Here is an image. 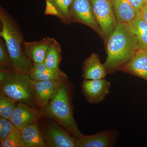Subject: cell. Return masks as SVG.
I'll return each mask as SVG.
<instances>
[{
	"label": "cell",
	"mask_w": 147,
	"mask_h": 147,
	"mask_svg": "<svg viewBox=\"0 0 147 147\" xmlns=\"http://www.w3.org/2000/svg\"><path fill=\"white\" fill-rule=\"evenodd\" d=\"M106 42L107 56L103 65L110 74L121 70L140 48L128 24L118 23Z\"/></svg>",
	"instance_id": "6da1fadb"
},
{
	"label": "cell",
	"mask_w": 147,
	"mask_h": 147,
	"mask_svg": "<svg viewBox=\"0 0 147 147\" xmlns=\"http://www.w3.org/2000/svg\"><path fill=\"white\" fill-rule=\"evenodd\" d=\"M0 36L5 42L14 69L29 74L33 63L25 54V41L20 27L10 14L1 7L0 9Z\"/></svg>",
	"instance_id": "7a4b0ae2"
},
{
	"label": "cell",
	"mask_w": 147,
	"mask_h": 147,
	"mask_svg": "<svg viewBox=\"0 0 147 147\" xmlns=\"http://www.w3.org/2000/svg\"><path fill=\"white\" fill-rule=\"evenodd\" d=\"M67 79L61 84L53 99L45 107L40 108L41 118L48 119L59 124L76 138L84 136L74 117L71 94Z\"/></svg>",
	"instance_id": "3957f363"
},
{
	"label": "cell",
	"mask_w": 147,
	"mask_h": 147,
	"mask_svg": "<svg viewBox=\"0 0 147 147\" xmlns=\"http://www.w3.org/2000/svg\"><path fill=\"white\" fill-rule=\"evenodd\" d=\"M0 85L1 94L17 103L36 105L33 80L29 74L10 71L7 79Z\"/></svg>",
	"instance_id": "277c9868"
},
{
	"label": "cell",
	"mask_w": 147,
	"mask_h": 147,
	"mask_svg": "<svg viewBox=\"0 0 147 147\" xmlns=\"http://www.w3.org/2000/svg\"><path fill=\"white\" fill-rule=\"evenodd\" d=\"M90 1L101 36L107 41L118 24L111 0Z\"/></svg>",
	"instance_id": "5b68a950"
},
{
	"label": "cell",
	"mask_w": 147,
	"mask_h": 147,
	"mask_svg": "<svg viewBox=\"0 0 147 147\" xmlns=\"http://www.w3.org/2000/svg\"><path fill=\"white\" fill-rule=\"evenodd\" d=\"M42 123L40 129L47 147H76L77 138L71 136L59 124L54 121Z\"/></svg>",
	"instance_id": "8992f818"
},
{
	"label": "cell",
	"mask_w": 147,
	"mask_h": 147,
	"mask_svg": "<svg viewBox=\"0 0 147 147\" xmlns=\"http://www.w3.org/2000/svg\"><path fill=\"white\" fill-rule=\"evenodd\" d=\"M69 13L71 23L76 22L86 25L101 36L90 0H73Z\"/></svg>",
	"instance_id": "52a82bcc"
},
{
	"label": "cell",
	"mask_w": 147,
	"mask_h": 147,
	"mask_svg": "<svg viewBox=\"0 0 147 147\" xmlns=\"http://www.w3.org/2000/svg\"><path fill=\"white\" fill-rule=\"evenodd\" d=\"M111 84L104 79H84L82 84V93L87 101L91 104L102 102L110 92Z\"/></svg>",
	"instance_id": "ba28073f"
},
{
	"label": "cell",
	"mask_w": 147,
	"mask_h": 147,
	"mask_svg": "<svg viewBox=\"0 0 147 147\" xmlns=\"http://www.w3.org/2000/svg\"><path fill=\"white\" fill-rule=\"evenodd\" d=\"M119 135L117 129H106L93 135L77 138L76 147H112L117 143Z\"/></svg>",
	"instance_id": "9c48e42d"
},
{
	"label": "cell",
	"mask_w": 147,
	"mask_h": 147,
	"mask_svg": "<svg viewBox=\"0 0 147 147\" xmlns=\"http://www.w3.org/2000/svg\"><path fill=\"white\" fill-rule=\"evenodd\" d=\"M67 78L40 82L33 81L36 105L39 108L46 106L53 99L61 84Z\"/></svg>",
	"instance_id": "30bf717a"
},
{
	"label": "cell",
	"mask_w": 147,
	"mask_h": 147,
	"mask_svg": "<svg viewBox=\"0 0 147 147\" xmlns=\"http://www.w3.org/2000/svg\"><path fill=\"white\" fill-rule=\"evenodd\" d=\"M32 106L22 102L17 103L10 119L16 128L21 130L41 119L39 110Z\"/></svg>",
	"instance_id": "8fae6325"
},
{
	"label": "cell",
	"mask_w": 147,
	"mask_h": 147,
	"mask_svg": "<svg viewBox=\"0 0 147 147\" xmlns=\"http://www.w3.org/2000/svg\"><path fill=\"white\" fill-rule=\"evenodd\" d=\"M53 38L46 37L39 41L24 42V51L33 64L43 63Z\"/></svg>",
	"instance_id": "7c38bea8"
},
{
	"label": "cell",
	"mask_w": 147,
	"mask_h": 147,
	"mask_svg": "<svg viewBox=\"0 0 147 147\" xmlns=\"http://www.w3.org/2000/svg\"><path fill=\"white\" fill-rule=\"evenodd\" d=\"M121 70L138 76L147 82V50L140 48Z\"/></svg>",
	"instance_id": "4fadbf2b"
},
{
	"label": "cell",
	"mask_w": 147,
	"mask_h": 147,
	"mask_svg": "<svg viewBox=\"0 0 147 147\" xmlns=\"http://www.w3.org/2000/svg\"><path fill=\"white\" fill-rule=\"evenodd\" d=\"M82 70V77L88 80L105 79L108 74L104 65L101 63L98 55L94 53H92L85 60Z\"/></svg>",
	"instance_id": "5bb4252c"
},
{
	"label": "cell",
	"mask_w": 147,
	"mask_h": 147,
	"mask_svg": "<svg viewBox=\"0 0 147 147\" xmlns=\"http://www.w3.org/2000/svg\"><path fill=\"white\" fill-rule=\"evenodd\" d=\"M21 147H47L40 132L39 121L21 129Z\"/></svg>",
	"instance_id": "9a60e30c"
},
{
	"label": "cell",
	"mask_w": 147,
	"mask_h": 147,
	"mask_svg": "<svg viewBox=\"0 0 147 147\" xmlns=\"http://www.w3.org/2000/svg\"><path fill=\"white\" fill-rule=\"evenodd\" d=\"M45 15L56 16L64 24H71L69 10L73 0H45Z\"/></svg>",
	"instance_id": "2e32d148"
},
{
	"label": "cell",
	"mask_w": 147,
	"mask_h": 147,
	"mask_svg": "<svg viewBox=\"0 0 147 147\" xmlns=\"http://www.w3.org/2000/svg\"><path fill=\"white\" fill-rule=\"evenodd\" d=\"M29 74L32 80L36 82L56 80L67 78L61 70H56L48 68L44 63L33 64Z\"/></svg>",
	"instance_id": "e0dca14e"
},
{
	"label": "cell",
	"mask_w": 147,
	"mask_h": 147,
	"mask_svg": "<svg viewBox=\"0 0 147 147\" xmlns=\"http://www.w3.org/2000/svg\"><path fill=\"white\" fill-rule=\"evenodd\" d=\"M118 23L129 24L137 12L128 0H111Z\"/></svg>",
	"instance_id": "ac0fdd59"
},
{
	"label": "cell",
	"mask_w": 147,
	"mask_h": 147,
	"mask_svg": "<svg viewBox=\"0 0 147 147\" xmlns=\"http://www.w3.org/2000/svg\"><path fill=\"white\" fill-rule=\"evenodd\" d=\"M129 25L137 36L140 48L147 50V23L140 12H137L136 17Z\"/></svg>",
	"instance_id": "d6986e66"
},
{
	"label": "cell",
	"mask_w": 147,
	"mask_h": 147,
	"mask_svg": "<svg viewBox=\"0 0 147 147\" xmlns=\"http://www.w3.org/2000/svg\"><path fill=\"white\" fill-rule=\"evenodd\" d=\"M61 61V45L55 38H53L43 63L48 68L54 70H61L59 65Z\"/></svg>",
	"instance_id": "ffe728a7"
},
{
	"label": "cell",
	"mask_w": 147,
	"mask_h": 147,
	"mask_svg": "<svg viewBox=\"0 0 147 147\" xmlns=\"http://www.w3.org/2000/svg\"><path fill=\"white\" fill-rule=\"evenodd\" d=\"M17 102L5 96L0 95V117L9 120L16 108Z\"/></svg>",
	"instance_id": "44dd1931"
},
{
	"label": "cell",
	"mask_w": 147,
	"mask_h": 147,
	"mask_svg": "<svg viewBox=\"0 0 147 147\" xmlns=\"http://www.w3.org/2000/svg\"><path fill=\"white\" fill-rule=\"evenodd\" d=\"M0 67L1 68L16 71L11 61L5 42L3 38L0 40Z\"/></svg>",
	"instance_id": "7402d4cb"
},
{
	"label": "cell",
	"mask_w": 147,
	"mask_h": 147,
	"mask_svg": "<svg viewBox=\"0 0 147 147\" xmlns=\"http://www.w3.org/2000/svg\"><path fill=\"white\" fill-rule=\"evenodd\" d=\"M0 142L1 147H21V130L15 129L8 137Z\"/></svg>",
	"instance_id": "603a6c76"
},
{
	"label": "cell",
	"mask_w": 147,
	"mask_h": 147,
	"mask_svg": "<svg viewBox=\"0 0 147 147\" xmlns=\"http://www.w3.org/2000/svg\"><path fill=\"white\" fill-rule=\"evenodd\" d=\"M16 128L9 120L0 117V141L5 139Z\"/></svg>",
	"instance_id": "cb8c5ba5"
},
{
	"label": "cell",
	"mask_w": 147,
	"mask_h": 147,
	"mask_svg": "<svg viewBox=\"0 0 147 147\" xmlns=\"http://www.w3.org/2000/svg\"><path fill=\"white\" fill-rule=\"evenodd\" d=\"M131 3L137 12L141 11L145 5L147 3V0H128Z\"/></svg>",
	"instance_id": "d4e9b609"
},
{
	"label": "cell",
	"mask_w": 147,
	"mask_h": 147,
	"mask_svg": "<svg viewBox=\"0 0 147 147\" xmlns=\"http://www.w3.org/2000/svg\"><path fill=\"white\" fill-rule=\"evenodd\" d=\"M139 12H140L142 18L147 23V3L145 5L141 11Z\"/></svg>",
	"instance_id": "484cf974"
}]
</instances>
